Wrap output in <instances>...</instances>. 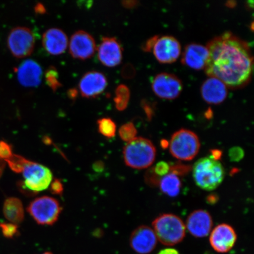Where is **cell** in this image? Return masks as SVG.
Returning <instances> with one entry per match:
<instances>
[{"mask_svg":"<svg viewBox=\"0 0 254 254\" xmlns=\"http://www.w3.org/2000/svg\"><path fill=\"white\" fill-rule=\"evenodd\" d=\"M186 227L192 236L204 238L210 234L213 221L210 214L204 209H198L190 213L187 219Z\"/></svg>","mask_w":254,"mask_h":254,"instance_id":"obj_15","label":"cell"},{"mask_svg":"<svg viewBox=\"0 0 254 254\" xmlns=\"http://www.w3.org/2000/svg\"><path fill=\"white\" fill-rule=\"evenodd\" d=\"M244 156V151L242 148L239 147H234L229 151L230 160L233 161H239Z\"/></svg>","mask_w":254,"mask_h":254,"instance_id":"obj_32","label":"cell"},{"mask_svg":"<svg viewBox=\"0 0 254 254\" xmlns=\"http://www.w3.org/2000/svg\"><path fill=\"white\" fill-rule=\"evenodd\" d=\"M137 2L135 1H124L122 2L123 6H125L126 8H132L135 7Z\"/></svg>","mask_w":254,"mask_h":254,"instance_id":"obj_40","label":"cell"},{"mask_svg":"<svg viewBox=\"0 0 254 254\" xmlns=\"http://www.w3.org/2000/svg\"><path fill=\"white\" fill-rule=\"evenodd\" d=\"M0 229L3 236L7 238H14L18 233V225L11 222H0Z\"/></svg>","mask_w":254,"mask_h":254,"instance_id":"obj_28","label":"cell"},{"mask_svg":"<svg viewBox=\"0 0 254 254\" xmlns=\"http://www.w3.org/2000/svg\"><path fill=\"white\" fill-rule=\"evenodd\" d=\"M53 254L51 252H46V253H44L43 254Z\"/></svg>","mask_w":254,"mask_h":254,"instance_id":"obj_42","label":"cell"},{"mask_svg":"<svg viewBox=\"0 0 254 254\" xmlns=\"http://www.w3.org/2000/svg\"><path fill=\"white\" fill-rule=\"evenodd\" d=\"M237 235L234 228L227 224H221L211 231L209 243L215 252L225 254L234 247Z\"/></svg>","mask_w":254,"mask_h":254,"instance_id":"obj_11","label":"cell"},{"mask_svg":"<svg viewBox=\"0 0 254 254\" xmlns=\"http://www.w3.org/2000/svg\"><path fill=\"white\" fill-rule=\"evenodd\" d=\"M152 50L159 62L170 64L179 59L182 52V46L176 38L164 36L157 38Z\"/></svg>","mask_w":254,"mask_h":254,"instance_id":"obj_12","label":"cell"},{"mask_svg":"<svg viewBox=\"0 0 254 254\" xmlns=\"http://www.w3.org/2000/svg\"><path fill=\"white\" fill-rule=\"evenodd\" d=\"M201 143L197 135L187 129L174 133L169 142L171 155L181 161H190L198 154Z\"/></svg>","mask_w":254,"mask_h":254,"instance_id":"obj_5","label":"cell"},{"mask_svg":"<svg viewBox=\"0 0 254 254\" xmlns=\"http://www.w3.org/2000/svg\"><path fill=\"white\" fill-rule=\"evenodd\" d=\"M43 46L47 52L53 56H59L65 52L68 47V40L62 30L52 28L44 33Z\"/></svg>","mask_w":254,"mask_h":254,"instance_id":"obj_20","label":"cell"},{"mask_svg":"<svg viewBox=\"0 0 254 254\" xmlns=\"http://www.w3.org/2000/svg\"><path fill=\"white\" fill-rule=\"evenodd\" d=\"M130 97V92L126 85L120 84L116 90V97L114 98L116 109L123 111L128 106Z\"/></svg>","mask_w":254,"mask_h":254,"instance_id":"obj_23","label":"cell"},{"mask_svg":"<svg viewBox=\"0 0 254 254\" xmlns=\"http://www.w3.org/2000/svg\"><path fill=\"white\" fill-rule=\"evenodd\" d=\"M4 167L0 166V179H1V177L3 174V170H4Z\"/></svg>","mask_w":254,"mask_h":254,"instance_id":"obj_41","label":"cell"},{"mask_svg":"<svg viewBox=\"0 0 254 254\" xmlns=\"http://www.w3.org/2000/svg\"><path fill=\"white\" fill-rule=\"evenodd\" d=\"M123 47L114 37H103L98 49L100 62L108 67L120 64L123 59Z\"/></svg>","mask_w":254,"mask_h":254,"instance_id":"obj_14","label":"cell"},{"mask_svg":"<svg viewBox=\"0 0 254 254\" xmlns=\"http://www.w3.org/2000/svg\"><path fill=\"white\" fill-rule=\"evenodd\" d=\"M192 174L196 186L210 191L217 189L223 182L225 171L220 161L209 156L200 158L196 162Z\"/></svg>","mask_w":254,"mask_h":254,"instance_id":"obj_2","label":"cell"},{"mask_svg":"<svg viewBox=\"0 0 254 254\" xmlns=\"http://www.w3.org/2000/svg\"><path fill=\"white\" fill-rule=\"evenodd\" d=\"M182 186V181L175 173H169L161 177L160 182L161 192L170 197H176L179 194Z\"/></svg>","mask_w":254,"mask_h":254,"instance_id":"obj_22","label":"cell"},{"mask_svg":"<svg viewBox=\"0 0 254 254\" xmlns=\"http://www.w3.org/2000/svg\"><path fill=\"white\" fill-rule=\"evenodd\" d=\"M3 214L11 223H21L24 220V211L21 200L15 197L6 199L3 205Z\"/></svg>","mask_w":254,"mask_h":254,"instance_id":"obj_21","label":"cell"},{"mask_svg":"<svg viewBox=\"0 0 254 254\" xmlns=\"http://www.w3.org/2000/svg\"><path fill=\"white\" fill-rule=\"evenodd\" d=\"M209 56L205 71L231 88L245 86L253 71V57L246 41L231 33L214 38L206 46Z\"/></svg>","mask_w":254,"mask_h":254,"instance_id":"obj_1","label":"cell"},{"mask_svg":"<svg viewBox=\"0 0 254 254\" xmlns=\"http://www.w3.org/2000/svg\"><path fill=\"white\" fill-rule=\"evenodd\" d=\"M157 38V36H155L147 40V42H146L144 44V45L142 46V49L145 51V52H150L151 50L153 48Z\"/></svg>","mask_w":254,"mask_h":254,"instance_id":"obj_34","label":"cell"},{"mask_svg":"<svg viewBox=\"0 0 254 254\" xmlns=\"http://www.w3.org/2000/svg\"><path fill=\"white\" fill-rule=\"evenodd\" d=\"M27 211L38 224L52 225L58 220L62 206L56 199L43 196L34 199L28 205Z\"/></svg>","mask_w":254,"mask_h":254,"instance_id":"obj_6","label":"cell"},{"mask_svg":"<svg viewBox=\"0 0 254 254\" xmlns=\"http://www.w3.org/2000/svg\"><path fill=\"white\" fill-rule=\"evenodd\" d=\"M18 188L23 194L27 196H34L36 195L37 193L31 191L28 189L24 185L23 182H20L18 183Z\"/></svg>","mask_w":254,"mask_h":254,"instance_id":"obj_33","label":"cell"},{"mask_svg":"<svg viewBox=\"0 0 254 254\" xmlns=\"http://www.w3.org/2000/svg\"><path fill=\"white\" fill-rule=\"evenodd\" d=\"M36 39L29 28L16 27L9 32L7 44L9 52L15 58L23 59L33 53Z\"/></svg>","mask_w":254,"mask_h":254,"instance_id":"obj_7","label":"cell"},{"mask_svg":"<svg viewBox=\"0 0 254 254\" xmlns=\"http://www.w3.org/2000/svg\"><path fill=\"white\" fill-rule=\"evenodd\" d=\"M29 161L21 155L13 154L5 162H7L9 168L14 172L21 173Z\"/></svg>","mask_w":254,"mask_h":254,"instance_id":"obj_26","label":"cell"},{"mask_svg":"<svg viewBox=\"0 0 254 254\" xmlns=\"http://www.w3.org/2000/svg\"><path fill=\"white\" fill-rule=\"evenodd\" d=\"M104 167V163L102 161H97L94 164L93 169L97 172H101L103 171Z\"/></svg>","mask_w":254,"mask_h":254,"instance_id":"obj_38","label":"cell"},{"mask_svg":"<svg viewBox=\"0 0 254 254\" xmlns=\"http://www.w3.org/2000/svg\"><path fill=\"white\" fill-rule=\"evenodd\" d=\"M152 91L162 99L174 100L179 96L183 89L182 81L170 73L158 74L152 81Z\"/></svg>","mask_w":254,"mask_h":254,"instance_id":"obj_9","label":"cell"},{"mask_svg":"<svg viewBox=\"0 0 254 254\" xmlns=\"http://www.w3.org/2000/svg\"><path fill=\"white\" fill-rule=\"evenodd\" d=\"M50 191L53 194L61 195L63 192L64 187L62 181L59 179H55L50 184Z\"/></svg>","mask_w":254,"mask_h":254,"instance_id":"obj_31","label":"cell"},{"mask_svg":"<svg viewBox=\"0 0 254 254\" xmlns=\"http://www.w3.org/2000/svg\"><path fill=\"white\" fill-rule=\"evenodd\" d=\"M45 78L47 84L54 92L62 86L61 82L59 81L58 71L55 66H51L47 69Z\"/></svg>","mask_w":254,"mask_h":254,"instance_id":"obj_25","label":"cell"},{"mask_svg":"<svg viewBox=\"0 0 254 254\" xmlns=\"http://www.w3.org/2000/svg\"><path fill=\"white\" fill-rule=\"evenodd\" d=\"M107 84V78L103 73L92 71L82 76L79 84V91L82 97L93 98L102 94Z\"/></svg>","mask_w":254,"mask_h":254,"instance_id":"obj_16","label":"cell"},{"mask_svg":"<svg viewBox=\"0 0 254 254\" xmlns=\"http://www.w3.org/2000/svg\"><path fill=\"white\" fill-rule=\"evenodd\" d=\"M209 52L207 47L196 43L188 44L182 55V63L189 67L200 70L204 69L207 63Z\"/></svg>","mask_w":254,"mask_h":254,"instance_id":"obj_18","label":"cell"},{"mask_svg":"<svg viewBox=\"0 0 254 254\" xmlns=\"http://www.w3.org/2000/svg\"><path fill=\"white\" fill-rule=\"evenodd\" d=\"M153 229L157 240L166 246H173L179 244L186 237V227L183 221L177 215L163 214L152 222Z\"/></svg>","mask_w":254,"mask_h":254,"instance_id":"obj_4","label":"cell"},{"mask_svg":"<svg viewBox=\"0 0 254 254\" xmlns=\"http://www.w3.org/2000/svg\"><path fill=\"white\" fill-rule=\"evenodd\" d=\"M12 155L11 146L5 141H0V166L4 167V161L8 160Z\"/></svg>","mask_w":254,"mask_h":254,"instance_id":"obj_29","label":"cell"},{"mask_svg":"<svg viewBox=\"0 0 254 254\" xmlns=\"http://www.w3.org/2000/svg\"><path fill=\"white\" fill-rule=\"evenodd\" d=\"M157 151L148 139L136 137L127 142L123 150V158L127 166L136 170L150 167L156 158Z\"/></svg>","mask_w":254,"mask_h":254,"instance_id":"obj_3","label":"cell"},{"mask_svg":"<svg viewBox=\"0 0 254 254\" xmlns=\"http://www.w3.org/2000/svg\"><path fill=\"white\" fill-rule=\"evenodd\" d=\"M98 131L107 138L114 137L116 134V123L110 118H102L97 121Z\"/></svg>","mask_w":254,"mask_h":254,"instance_id":"obj_24","label":"cell"},{"mask_svg":"<svg viewBox=\"0 0 254 254\" xmlns=\"http://www.w3.org/2000/svg\"><path fill=\"white\" fill-rule=\"evenodd\" d=\"M158 240L152 228L141 225L132 232L129 238V245L136 253L148 254L153 252Z\"/></svg>","mask_w":254,"mask_h":254,"instance_id":"obj_13","label":"cell"},{"mask_svg":"<svg viewBox=\"0 0 254 254\" xmlns=\"http://www.w3.org/2000/svg\"><path fill=\"white\" fill-rule=\"evenodd\" d=\"M201 93L206 103L218 104L223 102L227 98L228 87L220 79L209 77L203 82Z\"/></svg>","mask_w":254,"mask_h":254,"instance_id":"obj_19","label":"cell"},{"mask_svg":"<svg viewBox=\"0 0 254 254\" xmlns=\"http://www.w3.org/2000/svg\"><path fill=\"white\" fill-rule=\"evenodd\" d=\"M69 50L73 58L87 60L91 58L96 52V43L90 34L79 30L71 36Z\"/></svg>","mask_w":254,"mask_h":254,"instance_id":"obj_10","label":"cell"},{"mask_svg":"<svg viewBox=\"0 0 254 254\" xmlns=\"http://www.w3.org/2000/svg\"><path fill=\"white\" fill-rule=\"evenodd\" d=\"M23 174L25 187L36 193L47 189L53 180L52 171L49 168L30 161L25 166Z\"/></svg>","mask_w":254,"mask_h":254,"instance_id":"obj_8","label":"cell"},{"mask_svg":"<svg viewBox=\"0 0 254 254\" xmlns=\"http://www.w3.org/2000/svg\"><path fill=\"white\" fill-rule=\"evenodd\" d=\"M137 131L134 124L128 123L120 127L119 135L122 140L128 142L136 138Z\"/></svg>","mask_w":254,"mask_h":254,"instance_id":"obj_27","label":"cell"},{"mask_svg":"<svg viewBox=\"0 0 254 254\" xmlns=\"http://www.w3.org/2000/svg\"><path fill=\"white\" fill-rule=\"evenodd\" d=\"M222 156V152L220 150H215L211 151V157L215 160H219Z\"/></svg>","mask_w":254,"mask_h":254,"instance_id":"obj_39","label":"cell"},{"mask_svg":"<svg viewBox=\"0 0 254 254\" xmlns=\"http://www.w3.org/2000/svg\"><path fill=\"white\" fill-rule=\"evenodd\" d=\"M170 170V165L165 161L159 162L154 168V174L160 177H163L169 174Z\"/></svg>","mask_w":254,"mask_h":254,"instance_id":"obj_30","label":"cell"},{"mask_svg":"<svg viewBox=\"0 0 254 254\" xmlns=\"http://www.w3.org/2000/svg\"><path fill=\"white\" fill-rule=\"evenodd\" d=\"M20 84L26 87L39 86L42 79L43 70L39 64L33 60H27L16 69Z\"/></svg>","mask_w":254,"mask_h":254,"instance_id":"obj_17","label":"cell"},{"mask_svg":"<svg viewBox=\"0 0 254 254\" xmlns=\"http://www.w3.org/2000/svg\"><path fill=\"white\" fill-rule=\"evenodd\" d=\"M67 94L69 99L75 100L78 96V91L77 89L71 88L70 90H68Z\"/></svg>","mask_w":254,"mask_h":254,"instance_id":"obj_37","label":"cell"},{"mask_svg":"<svg viewBox=\"0 0 254 254\" xmlns=\"http://www.w3.org/2000/svg\"><path fill=\"white\" fill-rule=\"evenodd\" d=\"M34 10L38 14H43L46 12V8L41 3H38L34 8Z\"/></svg>","mask_w":254,"mask_h":254,"instance_id":"obj_36","label":"cell"},{"mask_svg":"<svg viewBox=\"0 0 254 254\" xmlns=\"http://www.w3.org/2000/svg\"><path fill=\"white\" fill-rule=\"evenodd\" d=\"M157 254H180L176 249L173 248H166L160 251Z\"/></svg>","mask_w":254,"mask_h":254,"instance_id":"obj_35","label":"cell"}]
</instances>
